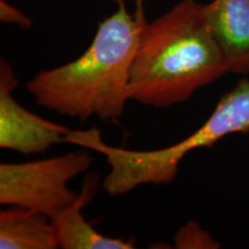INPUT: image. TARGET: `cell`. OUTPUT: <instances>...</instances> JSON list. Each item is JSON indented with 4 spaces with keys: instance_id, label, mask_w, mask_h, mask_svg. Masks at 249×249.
Segmentation results:
<instances>
[{
    "instance_id": "cell-1",
    "label": "cell",
    "mask_w": 249,
    "mask_h": 249,
    "mask_svg": "<svg viewBox=\"0 0 249 249\" xmlns=\"http://www.w3.org/2000/svg\"><path fill=\"white\" fill-rule=\"evenodd\" d=\"M114 13L99 23L85 53L62 66L43 70L27 83L40 107L82 121H116L128 99L132 65L143 24L117 0Z\"/></svg>"
},
{
    "instance_id": "cell-2",
    "label": "cell",
    "mask_w": 249,
    "mask_h": 249,
    "mask_svg": "<svg viewBox=\"0 0 249 249\" xmlns=\"http://www.w3.org/2000/svg\"><path fill=\"white\" fill-rule=\"evenodd\" d=\"M227 73L205 15V6L182 0L142 27L132 65L128 99L151 107L188 101Z\"/></svg>"
},
{
    "instance_id": "cell-3",
    "label": "cell",
    "mask_w": 249,
    "mask_h": 249,
    "mask_svg": "<svg viewBox=\"0 0 249 249\" xmlns=\"http://www.w3.org/2000/svg\"><path fill=\"white\" fill-rule=\"evenodd\" d=\"M248 132L249 80L244 79L219 99L200 128L169 147L149 151L112 147L103 141L99 130L90 132L83 145L107 158L111 170L103 181V188L116 197L142 185L172 182L178 174L180 163L189 152L209 148L230 134Z\"/></svg>"
},
{
    "instance_id": "cell-4",
    "label": "cell",
    "mask_w": 249,
    "mask_h": 249,
    "mask_svg": "<svg viewBox=\"0 0 249 249\" xmlns=\"http://www.w3.org/2000/svg\"><path fill=\"white\" fill-rule=\"evenodd\" d=\"M88 149L24 163L0 164V204L15 205L52 218L76 200L68 182L89 170Z\"/></svg>"
},
{
    "instance_id": "cell-5",
    "label": "cell",
    "mask_w": 249,
    "mask_h": 249,
    "mask_svg": "<svg viewBox=\"0 0 249 249\" xmlns=\"http://www.w3.org/2000/svg\"><path fill=\"white\" fill-rule=\"evenodd\" d=\"M18 79L7 61H0V147L24 155L40 154L66 143L71 128L37 116L14 98Z\"/></svg>"
},
{
    "instance_id": "cell-6",
    "label": "cell",
    "mask_w": 249,
    "mask_h": 249,
    "mask_svg": "<svg viewBox=\"0 0 249 249\" xmlns=\"http://www.w3.org/2000/svg\"><path fill=\"white\" fill-rule=\"evenodd\" d=\"M208 24L227 73L249 74V0H211Z\"/></svg>"
},
{
    "instance_id": "cell-7",
    "label": "cell",
    "mask_w": 249,
    "mask_h": 249,
    "mask_svg": "<svg viewBox=\"0 0 249 249\" xmlns=\"http://www.w3.org/2000/svg\"><path fill=\"white\" fill-rule=\"evenodd\" d=\"M98 178L91 177L87 180L82 191L71 205L59 211L51 218L62 249H133V241L111 238L99 233L90 225L83 216L82 209L93 197L97 188Z\"/></svg>"
},
{
    "instance_id": "cell-8",
    "label": "cell",
    "mask_w": 249,
    "mask_h": 249,
    "mask_svg": "<svg viewBox=\"0 0 249 249\" xmlns=\"http://www.w3.org/2000/svg\"><path fill=\"white\" fill-rule=\"evenodd\" d=\"M1 249L60 248L51 218L26 208L9 205L0 213Z\"/></svg>"
},
{
    "instance_id": "cell-9",
    "label": "cell",
    "mask_w": 249,
    "mask_h": 249,
    "mask_svg": "<svg viewBox=\"0 0 249 249\" xmlns=\"http://www.w3.org/2000/svg\"><path fill=\"white\" fill-rule=\"evenodd\" d=\"M174 247L178 249H217L220 245L202 229L200 224L189 222L180 227L174 235Z\"/></svg>"
},
{
    "instance_id": "cell-10",
    "label": "cell",
    "mask_w": 249,
    "mask_h": 249,
    "mask_svg": "<svg viewBox=\"0 0 249 249\" xmlns=\"http://www.w3.org/2000/svg\"><path fill=\"white\" fill-rule=\"evenodd\" d=\"M0 20L1 22L17 24L20 28L27 29L33 26V21L22 11L12 6L5 0H0Z\"/></svg>"
},
{
    "instance_id": "cell-11",
    "label": "cell",
    "mask_w": 249,
    "mask_h": 249,
    "mask_svg": "<svg viewBox=\"0 0 249 249\" xmlns=\"http://www.w3.org/2000/svg\"><path fill=\"white\" fill-rule=\"evenodd\" d=\"M135 2V17L139 18L140 21H145L144 15V0H134Z\"/></svg>"
}]
</instances>
